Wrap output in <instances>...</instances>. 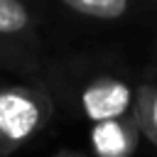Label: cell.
<instances>
[{
	"label": "cell",
	"mask_w": 157,
	"mask_h": 157,
	"mask_svg": "<svg viewBox=\"0 0 157 157\" xmlns=\"http://www.w3.org/2000/svg\"><path fill=\"white\" fill-rule=\"evenodd\" d=\"M42 123V103L25 88L0 91V147L12 150Z\"/></svg>",
	"instance_id": "6da1fadb"
},
{
	"label": "cell",
	"mask_w": 157,
	"mask_h": 157,
	"mask_svg": "<svg viewBox=\"0 0 157 157\" xmlns=\"http://www.w3.org/2000/svg\"><path fill=\"white\" fill-rule=\"evenodd\" d=\"M130 98L132 93L128 83L118 78H98L83 91L81 105H83V113L93 123H105V120H115L125 115L130 108Z\"/></svg>",
	"instance_id": "7a4b0ae2"
},
{
	"label": "cell",
	"mask_w": 157,
	"mask_h": 157,
	"mask_svg": "<svg viewBox=\"0 0 157 157\" xmlns=\"http://www.w3.org/2000/svg\"><path fill=\"white\" fill-rule=\"evenodd\" d=\"M135 125L125 120H105L93 128V150L98 157H128L135 150Z\"/></svg>",
	"instance_id": "3957f363"
},
{
	"label": "cell",
	"mask_w": 157,
	"mask_h": 157,
	"mask_svg": "<svg viewBox=\"0 0 157 157\" xmlns=\"http://www.w3.org/2000/svg\"><path fill=\"white\" fill-rule=\"evenodd\" d=\"M135 123L157 145V86H140L135 98Z\"/></svg>",
	"instance_id": "277c9868"
},
{
	"label": "cell",
	"mask_w": 157,
	"mask_h": 157,
	"mask_svg": "<svg viewBox=\"0 0 157 157\" xmlns=\"http://www.w3.org/2000/svg\"><path fill=\"white\" fill-rule=\"evenodd\" d=\"M61 2L78 15H88L98 20H115L128 10V0H61Z\"/></svg>",
	"instance_id": "5b68a950"
},
{
	"label": "cell",
	"mask_w": 157,
	"mask_h": 157,
	"mask_svg": "<svg viewBox=\"0 0 157 157\" xmlns=\"http://www.w3.org/2000/svg\"><path fill=\"white\" fill-rule=\"evenodd\" d=\"M29 25V10L20 0H0V37L15 34Z\"/></svg>",
	"instance_id": "8992f818"
},
{
	"label": "cell",
	"mask_w": 157,
	"mask_h": 157,
	"mask_svg": "<svg viewBox=\"0 0 157 157\" xmlns=\"http://www.w3.org/2000/svg\"><path fill=\"white\" fill-rule=\"evenodd\" d=\"M59 157H76V155H59Z\"/></svg>",
	"instance_id": "52a82bcc"
},
{
	"label": "cell",
	"mask_w": 157,
	"mask_h": 157,
	"mask_svg": "<svg viewBox=\"0 0 157 157\" xmlns=\"http://www.w3.org/2000/svg\"><path fill=\"white\" fill-rule=\"evenodd\" d=\"M0 152H2V147H0Z\"/></svg>",
	"instance_id": "ba28073f"
}]
</instances>
